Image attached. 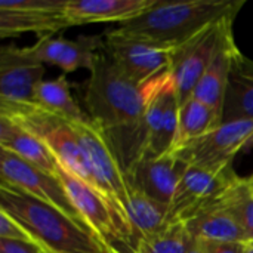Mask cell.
Segmentation results:
<instances>
[{"label": "cell", "instance_id": "obj_5", "mask_svg": "<svg viewBox=\"0 0 253 253\" xmlns=\"http://www.w3.org/2000/svg\"><path fill=\"white\" fill-rule=\"evenodd\" d=\"M56 175L61 178L79 215L108 253H141L142 242L117 202L89 187L62 166Z\"/></svg>", "mask_w": 253, "mask_h": 253}, {"label": "cell", "instance_id": "obj_11", "mask_svg": "<svg viewBox=\"0 0 253 253\" xmlns=\"http://www.w3.org/2000/svg\"><path fill=\"white\" fill-rule=\"evenodd\" d=\"M253 136V122L222 123L218 129L205 136L173 150L188 166L197 168H225L233 165L236 154L251 144Z\"/></svg>", "mask_w": 253, "mask_h": 253}, {"label": "cell", "instance_id": "obj_2", "mask_svg": "<svg viewBox=\"0 0 253 253\" xmlns=\"http://www.w3.org/2000/svg\"><path fill=\"white\" fill-rule=\"evenodd\" d=\"M0 209L15 218L49 253H108L102 242L65 212L0 182Z\"/></svg>", "mask_w": 253, "mask_h": 253}, {"label": "cell", "instance_id": "obj_28", "mask_svg": "<svg viewBox=\"0 0 253 253\" xmlns=\"http://www.w3.org/2000/svg\"><path fill=\"white\" fill-rule=\"evenodd\" d=\"M0 239L7 240H19V242H28L36 243L31 237V234L7 212L0 209Z\"/></svg>", "mask_w": 253, "mask_h": 253}, {"label": "cell", "instance_id": "obj_6", "mask_svg": "<svg viewBox=\"0 0 253 253\" xmlns=\"http://www.w3.org/2000/svg\"><path fill=\"white\" fill-rule=\"evenodd\" d=\"M234 18L233 15L215 22L172 49L169 71L175 80L181 104L193 96L199 80L213 61L222 43L233 34Z\"/></svg>", "mask_w": 253, "mask_h": 253}, {"label": "cell", "instance_id": "obj_33", "mask_svg": "<svg viewBox=\"0 0 253 253\" xmlns=\"http://www.w3.org/2000/svg\"><path fill=\"white\" fill-rule=\"evenodd\" d=\"M248 181H249V184H251V187H252V190H253V175L251 176V178H248Z\"/></svg>", "mask_w": 253, "mask_h": 253}, {"label": "cell", "instance_id": "obj_26", "mask_svg": "<svg viewBox=\"0 0 253 253\" xmlns=\"http://www.w3.org/2000/svg\"><path fill=\"white\" fill-rule=\"evenodd\" d=\"M193 242L184 224H172L162 234L142 243L145 253H187Z\"/></svg>", "mask_w": 253, "mask_h": 253}, {"label": "cell", "instance_id": "obj_17", "mask_svg": "<svg viewBox=\"0 0 253 253\" xmlns=\"http://www.w3.org/2000/svg\"><path fill=\"white\" fill-rule=\"evenodd\" d=\"M253 122V59L234 53L222 105V123Z\"/></svg>", "mask_w": 253, "mask_h": 253}, {"label": "cell", "instance_id": "obj_9", "mask_svg": "<svg viewBox=\"0 0 253 253\" xmlns=\"http://www.w3.org/2000/svg\"><path fill=\"white\" fill-rule=\"evenodd\" d=\"M145 93L147 147L144 157H159L173 150L178 130L181 101L170 71L145 83Z\"/></svg>", "mask_w": 253, "mask_h": 253}, {"label": "cell", "instance_id": "obj_12", "mask_svg": "<svg viewBox=\"0 0 253 253\" xmlns=\"http://www.w3.org/2000/svg\"><path fill=\"white\" fill-rule=\"evenodd\" d=\"M44 64L27 47L4 46L0 50V105L36 104V89L44 80Z\"/></svg>", "mask_w": 253, "mask_h": 253}, {"label": "cell", "instance_id": "obj_34", "mask_svg": "<svg viewBox=\"0 0 253 253\" xmlns=\"http://www.w3.org/2000/svg\"><path fill=\"white\" fill-rule=\"evenodd\" d=\"M42 253H49V252H47V251H43V252H42Z\"/></svg>", "mask_w": 253, "mask_h": 253}, {"label": "cell", "instance_id": "obj_18", "mask_svg": "<svg viewBox=\"0 0 253 253\" xmlns=\"http://www.w3.org/2000/svg\"><path fill=\"white\" fill-rule=\"evenodd\" d=\"M0 148L13 153L24 162L52 175H56L61 168L44 142L3 116H0Z\"/></svg>", "mask_w": 253, "mask_h": 253}, {"label": "cell", "instance_id": "obj_4", "mask_svg": "<svg viewBox=\"0 0 253 253\" xmlns=\"http://www.w3.org/2000/svg\"><path fill=\"white\" fill-rule=\"evenodd\" d=\"M0 116L36 135L67 172L101 193L83 153L77 123L56 116L37 104L0 105Z\"/></svg>", "mask_w": 253, "mask_h": 253}, {"label": "cell", "instance_id": "obj_13", "mask_svg": "<svg viewBox=\"0 0 253 253\" xmlns=\"http://www.w3.org/2000/svg\"><path fill=\"white\" fill-rule=\"evenodd\" d=\"M77 130L83 153L101 193L117 202L126 212L130 188L102 132L95 123H77Z\"/></svg>", "mask_w": 253, "mask_h": 253}, {"label": "cell", "instance_id": "obj_35", "mask_svg": "<svg viewBox=\"0 0 253 253\" xmlns=\"http://www.w3.org/2000/svg\"><path fill=\"white\" fill-rule=\"evenodd\" d=\"M141 253H145V251H144V249H142V251H141Z\"/></svg>", "mask_w": 253, "mask_h": 253}, {"label": "cell", "instance_id": "obj_25", "mask_svg": "<svg viewBox=\"0 0 253 253\" xmlns=\"http://www.w3.org/2000/svg\"><path fill=\"white\" fill-rule=\"evenodd\" d=\"M219 203L240 224L248 240L253 242V190L249 181L240 178L227 190Z\"/></svg>", "mask_w": 253, "mask_h": 253}, {"label": "cell", "instance_id": "obj_16", "mask_svg": "<svg viewBox=\"0 0 253 253\" xmlns=\"http://www.w3.org/2000/svg\"><path fill=\"white\" fill-rule=\"evenodd\" d=\"M156 0H67L65 16L73 25L125 24L148 10Z\"/></svg>", "mask_w": 253, "mask_h": 253}, {"label": "cell", "instance_id": "obj_20", "mask_svg": "<svg viewBox=\"0 0 253 253\" xmlns=\"http://www.w3.org/2000/svg\"><path fill=\"white\" fill-rule=\"evenodd\" d=\"M184 225L194 239L203 242H249L240 224L219 202L202 211Z\"/></svg>", "mask_w": 253, "mask_h": 253}, {"label": "cell", "instance_id": "obj_14", "mask_svg": "<svg viewBox=\"0 0 253 253\" xmlns=\"http://www.w3.org/2000/svg\"><path fill=\"white\" fill-rule=\"evenodd\" d=\"M176 153L170 151L159 157H144L126 175L129 188L136 190L150 199L170 206L175 190L188 169Z\"/></svg>", "mask_w": 253, "mask_h": 253}, {"label": "cell", "instance_id": "obj_23", "mask_svg": "<svg viewBox=\"0 0 253 253\" xmlns=\"http://www.w3.org/2000/svg\"><path fill=\"white\" fill-rule=\"evenodd\" d=\"M36 104L73 123H93L89 114L83 111L73 98L70 83L65 76L43 80L36 89Z\"/></svg>", "mask_w": 253, "mask_h": 253}, {"label": "cell", "instance_id": "obj_22", "mask_svg": "<svg viewBox=\"0 0 253 253\" xmlns=\"http://www.w3.org/2000/svg\"><path fill=\"white\" fill-rule=\"evenodd\" d=\"M222 125V114L205 102L190 98L179 107L178 130L173 150H178L188 142L205 136ZM172 150V151H173Z\"/></svg>", "mask_w": 253, "mask_h": 253}, {"label": "cell", "instance_id": "obj_15", "mask_svg": "<svg viewBox=\"0 0 253 253\" xmlns=\"http://www.w3.org/2000/svg\"><path fill=\"white\" fill-rule=\"evenodd\" d=\"M104 50L105 40L101 36H79L76 40H68L47 34L27 47V52L36 61L44 65H56L64 73H74L79 68L90 71Z\"/></svg>", "mask_w": 253, "mask_h": 253}, {"label": "cell", "instance_id": "obj_1", "mask_svg": "<svg viewBox=\"0 0 253 253\" xmlns=\"http://www.w3.org/2000/svg\"><path fill=\"white\" fill-rule=\"evenodd\" d=\"M84 105L126 176L147 147L145 84L129 79L104 50L90 70Z\"/></svg>", "mask_w": 253, "mask_h": 253}, {"label": "cell", "instance_id": "obj_29", "mask_svg": "<svg viewBox=\"0 0 253 253\" xmlns=\"http://www.w3.org/2000/svg\"><path fill=\"white\" fill-rule=\"evenodd\" d=\"M43 249L37 243L0 239V253H42Z\"/></svg>", "mask_w": 253, "mask_h": 253}, {"label": "cell", "instance_id": "obj_7", "mask_svg": "<svg viewBox=\"0 0 253 253\" xmlns=\"http://www.w3.org/2000/svg\"><path fill=\"white\" fill-rule=\"evenodd\" d=\"M240 178L233 166L197 168L190 166L181 178L169 206V222L185 224L202 211L222 199L227 190Z\"/></svg>", "mask_w": 253, "mask_h": 253}, {"label": "cell", "instance_id": "obj_27", "mask_svg": "<svg viewBox=\"0 0 253 253\" xmlns=\"http://www.w3.org/2000/svg\"><path fill=\"white\" fill-rule=\"evenodd\" d=\"M67 0H1L0 10L59 13L65 10Z\"/></svg>", "mask_w": 253, "mask_h": 253}, {"label": "cell", "instance_id": "obj_21", "mask_svg": "<svg viewBox=\"0 0 253 253\" xmlns=\"http://www.w3.org/2000/svg\"><path fill=\"white\" fill-rule=\"evenodd\" d=\"M126 215L142 243L154 239L172 225L169 222V206L132 188L129 193Z\"/></svg>", "mask_w": 253, "mask_h": 253}, {"label": "cell", "instance_id": "obj_10", "mask_svg": "<svg viewBox=\"0 0 253 253\" xmlns=\"http://www.w3.org/2000/svg\"><path fill=\"white\" fill-rule=\"evenodd\" d=\"M0 182L16 187L33 197L55 206L56 209L65 212L67 215L87 227L82 216L79 215L77 209L74 208L58 175L47 173L24 162L13 153L0 148Z\"/></svg>", "mask_w": 253, "mask_h": 253}, {"label": "cell", "instance_id": "obj_30", "mask_svg": "<svg viewBox=\"0 0 253 253\" xmlns=\"http://www.w3.org/2000/svg\"><path fill=\"white\" fill-rule=\"evenodd\" d=\"M206 253H245L246 243L242 242H205Z\"/></svg>", "mask_w": 253, "mask_h": 253}, {"label": "cell", "instance_id": "obj_8", "mask_svg": "<svg viewBox=\"0 0 253 253\" xmlns=\"http://www.w3.org/2000/svg\"><path fill=\"white\" fill-rule=\"evenodd\" d=\"M104 36L107 55L138 84H145L170 70V52L173 47L129 34L120 28L110 30Z\"/></svg>", "mask_w": 253, "mask_h": 253}, {"label": "cell", "instance_id": "obj_31", "mask_svg": "<svg viewBox=\"0 0 253 253\" xmlns=\"http://www.w3.org/2000/svg\"><path fill=\"white\" fill-rule=\"evenodd\" d=\"M187 253H206V243L203 240L193 237V242H191L190 249Z\"/></svg>", "mask_w": 253, "mask_h": 253}, {"label": "cell", "instance_id": "obj_3", "mask_svg": "<svg viewBox=\"0 0 253 253\" xmlns=\"http://www.w3.org/2000/svg\"><path fill=\"white\" fill-rule=\"evenodd\" d=\"M245 0H156L148 10L122 24L119 28L129 34L175 47L206 27L227 16H237Z\"/></svg>", "mask_w": 253, "mask_h": 253}, {"label": "cell", "instance_id": "obj_24", "mask_svg": "<svg viewBox=\"0 0 253 253\" xmlns=\"http://www.w3.org/2000/svg\"><path fill=\"white\" fill-rule=\"evenodd\" d=\"M73 27L64 12H10L0 10V36L12 37L22 33H43L44 36Z\"/></svg>", "mask_w": 253, "mask_h": 253}, {"label": "cell", "instance_id": "obj_36", "mask_svg": "<svg viewBox=\"0 0 253 253\" xmlns=\"http://www.w3.org/2000/svg\"><path fill=\"white\" fill-rule=\"evenodd\" d=\"M252 142H253V136H252V139H251V144H252Z\"/></svg>", "mask_w": 253, "mask_h": 253}, {"label": "cell", "instance_id": "obj_32", "mask_svg": "<svg viewBox=\"0 0 253 253\" xmlns=\"http://www.w3.org/2000/svg\"><path fill=\"white\" fill-rule=\"evenodd\" d=\"M245 253H253V242H248V243H246Z\"/></svg>", "mask_w": 253, "mask_h": 253}, {"label": "cell", "instance_id": "obj_19", "mask_svg": "<svg viewBox=\"0 0 253 253\" xmlns=\"http://www.w3.org/2000/svg\"><path fill=\"white\" fill-rule=\"evenodd\" d=\"M237 44L234 42V36L230 34L225 42L222 43L221 49L215 55L213 61L199 80L193 98L205 102L206 105L215 108L222 114V105H224V98H225V90L230 79V71H231V64L234 53L237 52Z\"/></svg>", "mask_w": 253, "mask_h": 253}]
</instances>
